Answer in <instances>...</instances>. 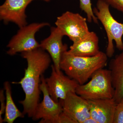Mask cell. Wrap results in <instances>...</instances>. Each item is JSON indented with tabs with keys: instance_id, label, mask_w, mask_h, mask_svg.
Returning a JSON list of instances; mask_svg holds the SVG:
<instances>
[{
	"instance_id": "cell-20",
	"label": "cell",
	"mask_w": 123,
	"mask_h": 123,
	"mask_svg": "<svg viewBox=\"0 0 123 123\" xmlns=\"http://www.w3.org/2000/svg\"><path fill=\"white\" fill-rule=\"evenodd\" d=\"M110 6L123 13V0H104Z\"/></svg>"
},
{
	"instance_id": "cell-9",
	"label": "cell",
	"mask_w": 123,
	"mask_h": 123,
	"mask_svg": "<svg viewBox=\"0 0 123 123\" xmlns=\"http://www.w3.org/2000/svg\"><path fill=\"white\" fill-rule=\"evenodd\" d=\"M35 0H6L0 6V19L5 24L15 23L19 27L27 25L26 7Z\"/></svg>"
},
{
	"instance_id": "cell-16",
	"label": "cell",
	"mask_w": 123,
	"mask_h": 123,
	"mask_svg": "<svg viewBox=\"0 0 123 123\" xmlns=\"http://www.w3.org/2000/svg\"><path fill=\"white\" fill-rule=\"evenodd\" d=\"M80 7L82 10L86 14L87 21L91 23L92 21L94 23H98V20L93 12L92 8L91 0H79Z\"/></svg>"
},
{
	"instance_id": "cell-18",
	"label": "cell",
	"mask_w": 123,
	"mask_h": 123,
	"mask_svg": "<svg viewBox=\"0 0 123 123\" xmlns=\"http://www.w3.org/2000/svg\"><path fill=\"white\" fill-rule=\"evenodd\" d=\"M51 123H76L73 119L70 118L63 111Z\"/></svg>"
},
{
	"instance_id": "cell-21",
	"label": "cell",
	"mask_w": 123,
	"mask_h": 123,
	"mask_svg": "<svg viewBox=\"0 0 123 123\" xmlns=\"http://www.w3.org/2000/svg\"><path fill=\"white\" fill-rule=\"evenodd\" d=\"M84 123H97L94 119L90 117L89 118L86 120L84 122Z\"/></svg>"
},
{
	"instance_id": "cell-19",
	"label": "cell",
	"mask_w": 123,
	"mask_h": 123,
	"mask_svg": "<svg viewBox=\"0 0 123 123\" xmlns=\"http://www.w3.org/2000/svg\"><path fill=\"white\" fill-rule=\"evenodd\" d=\"M6 97H5L4 90L1 89L0 91V123H3V119L2 115L5 112L6 109V102H5Z\"/></svg>"
},
{
	"instance_id": "cell-11",
	"label": "cell",
	"mask_w": 123,
	"mask_h": 123,
	"mask_svg": "<svg viewBox=\"0 0 123 123\" xmlns=\"http://www.w3.org/2000/svg\"><path fill=\"white\" fill-rule=\"evenodd\" d=\"M63 34L57 27H52L48 37L42 40L40 43V48L47 51L53 62V66L58 72L61 71L60 64L62 55L68 50L67 44L62 42Z\"/></svg>"
},
{
	"instance_id": "cell-14",
	"label": "cell",
	"mask_w": 123,
	"mask_h": 123,
	"mask_svg": "<svg viewBox=\"0 0 123 123\" xmlns=\"http://www.w3.org/2000/svg\"><path fill=\"white\" fill-rule=\"evenodd\" d=\"M109 69L115 90L113 98L117 104L123 98V50L111 61Z\"/></svg>"
},
{
	"instance_id": "cell-10",
	"label": "cell",
	"mask_w": 123,
	"mask_h": 123,
	"mask_svg": "<svg viewBox=\"0 0 123 123\" xmlns=\"http://www.w3.org/2000/svg\"><path fill=\"white\" fill-rule=\"evenodd\" d=\"M59 101L62 104L63 111L76 123H84L90 117L88 100L76 92H69L64 99Z\"/></svg>"
},
{
	"instance_id": "cell-17",
	"label": "cell",
	"mask_w": 123,
	"mask_h": 123,
	"mask_svg": "<svg viewBox=\"0 0 123 123\" xmlns=\"http://www.w3.org/2000/svg\"><path fill=\"white\" fill-rule=\"evenodd\" d=\"M113 123H123V98L117 104Z\"/></svg>"
},
{
	"instance_id": "cell-7",
	"label": "cell",
	"mask_w": 123,
	"mask_h": 123,
	"mask_svg": "<svg viewBox=\"0 0 123 123\" xmlns=\"http://www.w3.org/2000/svg\"><path fill=\"white\" fill-rule=\"evenodd\" d=\"M52 73L49 78H45L48 90L52 99L56 102L63 100L69 92H76L79 84L75 80L64 75L61 71L58 72L53 65Z\"/></svg>"
},
{
	"instance_id": "cell-5",
	"label": "cell",
	"mask_w": 123,
	"mask_h": 123,
	"mask_svg": "<svg viewBox=\"0 0 123 123\" xmlns=\"http://www.w3.org/2000/svg\"><path fill=\"white\" fill-rule=\"evenodd\" d=\"M50 25L47 22L33 23L20 27L17 33L10 40L7 47L9 48L7 54L14 55L18 52H23L40 48L36 40V33L44 26Z\"/></svg>"
},
{
	"instance_id": "cell-4",
	"label": "cell",
	"mask_w": 123,
	"mask_h": 123,
	"mask_svg": "<svg viewBox=\"0 0 123 123\" xmlns=\"http://www.w3.org/2000/svg\"><path fill=\"white\" fill-rule=\"evenodd\" d=\"M91 78L87 83L78 85L77 94L87 100L113 98L115 90L110 69H100Z\"/></svg>"
},
{
	"instance_id": "cell-15",
	"label": "cell",
	"mask_w": 123,
	"mask_h": 123,
	"mask_svg": "<svg viewBox=\"0 0 123 123\" xmlns=\"http://www.w3.org/2000/svg\"><path fill=\"white\" fill-rule=\"evenodd\" d=\"M4 89L5 91L6 105L3 122L13 123L18 118L24 117L25 115L19 111L14 102L12 98L11 85L9 82H5Z\"/></svg>"
},
{
	"instance_id": "cell-1",
	"label": "cell",
	"mask_w": 123,
	"mask_h": 123,
	"mask_svg": "<svg viewBox=\"0 0 123 123\" xmlns=\"http://www.w3.org/2000/svg\"><path fill=\"white\" fill-rule=\"evenodd\" d=\"M40 48L22 52V56L27 61V68L24 77L18 82L25 94V98L19 103L23 108V112L30 118H33L39 103L41 90L40 86L41 77L50 66L51 57L49 54Z\"/></svg>"
},
{
	"instance_id": "cell-6",
	"label": "cell",
	"mask_w": 123,
	"mask_h": 123,
	"mask_svg": "<svg viewBox=\"0 0 123 123\" xmlns=\"http://www.w3.org/2000/svg\"><path fill=\"white\" fill-rule=\"evenodd\" d=\"M87 21L79 13L67 11L57 18L55 24L64 36H67L74 43L90 32Z\"/></svg>"
},
{
	"instance_id": "cell-8",
	"label": "cell",
	"mask_w": 123,
	"mask_h": 123,
	"mask_svg": "<svg viewBox=\"0 0 123 123\" xmlns=\"http://www.w3.org/2000/svg\"><path fill=\"white\" fill-rule=\"evenodd\" d=\"M40 88L43 94V99L38 104L32 118L34 120L41 119L40 123H51L63 111L62 104L60 101L56 102L51 98L43 75L41 77Z\"/></svg>"
},
{
	"instance_id": "cell-2",
	"label": "cell",
	"mask_w": 123,
	"mask_h": 123,
	"mask_svg": "<svg viewBox=\"0 0 123 123\" xmlns=\"http://www.w3.org/2000/svg\"><path fill=\"white\" fill-rule=\"evenodd\" d=\"M107 57L102 51L94 56L83 57L73 55L67 50L62 57L61 69L79 85H84L96 71L106 66Z\"/></svg>"
},
{
	"instance_id": "cell-12",
	"label": "cell",
	"mask_w": 123,
	"mask_h": 123,
	"mask_svg": "<svg viewBox=\"0 0 123 123\" xmlns=\"http://www.w3.org/2000/svg\"><path fill=\"white\" fill-rule=\"evenodd\" d=\"M88 101L90 116L97 123H113L117 104L114 98Z\"/></svg>"
},
{
	"instance_id": "cell-3",
	"label": "cell",
	"mask_w": 123,
	"mask_h": 123,
	"mask_svg": "<svg viewBox=\"0 0 123 123\" xmlns=\"http://www.w3.org/2000/svg\"><path fill=\"white\" fill-rule=\"evenodd\" d=\"M110 5L104 0H98L97 6L93 9L94 15L104 27L108 38L106 54L108 57H112L115 52L113 40L117 48L120 51L123 50V23L117 21L112 17L110 10Z\"/></svg>"
},
{
	"instance_id": "cell-22",
	"label": "cell",
	"mask_w": 123,
	"mask_h": 123,
	"mask_svg": "<svg viewBox=\"0 0 123 123\" xmlns=\"http://www.w3.org/2000/svg\"><path fill=\"white\" fill-rule=\"evenodd\" d=\"M43 0L45 1L46 2H49V1H50V0Z\"/></svg>"
},
{
	"instance_id": "cell-13",
	"label": "cell",
	"mask_w": 123,
	"mask_h": 123,
	"mask_svg": "<svg viewBox=\"0 0 123 123\" xmlns=\"http://www.w3.org/2000/svg\"><path fill=\"white\" fill-rule=\"evenodd\" d=\"M98 37L93 31L77 42L73 43L68 51L75 55L83 57L94 56L99 53Z\"/></svg>"
}]
</instances>
